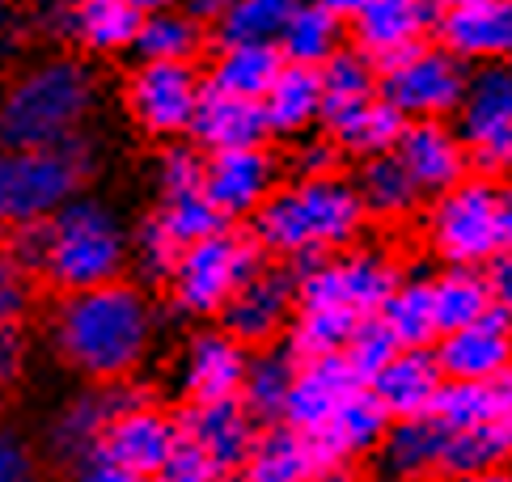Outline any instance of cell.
<instances>
[{
    "instance_id": "obj_1",
    "label": "cell",
    "mask_w": 512,
    "mask_h": 482,
    "mask_svg": "<svg viewBox=\"0 0 512 482\" xmlns=\"http://www.w3.org/2000/svg\"><path fill=\"white\" fill-rule=\"evenodd\" d=\"M51 351L85 381L136 377L157 339V313L140 284L111 280L81 292H60L51 309Z\"/></svg>"
},
{
    "instance_id": "obj_2",
    "label": "cell",
    "mask_w": 512,
    "mask_h": 482,
    "mask_svg": "<svg viewBox=\"0 0 512 482\" xmlns=\"http://www.w3.org/2000/svg\"><path fill=\"white\" fill-rule=\"evenodd\" d=\"M254 241L267 258H297L309 250H343L360 241L369 216L360 208L352 178H297L292 187H276L259 208H254Z\"/></svg>"
},
{
    "instance_id": "obj_3",
    "label": "cell",
    "mask_w": 512,
    "mask_h": 482,
    "mask_svg": "<svg viewBox=\"0 0 512 482\" xmlns=\"http://www.w3.org/2000/svg\"><path fill=\"white\" fill-rule=\"evenodd\" d=\"M98 106V77L72 55H47L0 94V148H47L77 136Z\"/></svg>"
},
{
    "instance_id": "obj_4",
    "label": "cell",
    "mask_w": 512,
    "mask_h": 482,
    "mask_svg": "<svg viewBox=\"0 0 512 482\" xmlns=\"http://www.w3.org/2000/svg\"><path fill=\"white\" fill-rule=\"evenodd\" d=\"M47 267L43 280L56 292L98 288L127 275V250H132V229L119 216L115 203L102 195L77 191L47 216Z\"/></svg>"
},
{
    "instance_id": "obj_5",
    "label": "cell",
    "mask_w": 512,
    "mask_h": 482,
    "mask_svg": "<svg viewBox=\"0 0 512 482\" xmlns=\"http://www.w3.org/2000/svg\"><path fill=\"white\" fill-rule=\"evenodd\" d=\"M267 263L263 246L254 241V233L242 229H216L208 237L182 246L174 275H170V305L182 318H216L225 309L229 296L242 288L254 271Z\"/></svg>"
},
{
    "instance_id": "obj_6",
    "label": "cell",
    "mask_w": 512,
    "mask_h": 482,
    "mask_svg": "<svg viewBox=\"0 0 512 482\" xmlns=\"http://www.w3.org/2000/svg\"><path fill=\"white\" fill-rule=\"evenodd\" d=\"M178 440V419L153 402L123 406L106 419L94 449L72 461V474L85 482H144L157 478Z\"/></svg>"
},
{
    "instance_id": "obj_7",
    "label": "cell",
    "mask_w": 512,
    "mask_h": 482,
    "mask_svg": "<svg viewBox=\"0 0 512 482\" xmlns=\"http://www.w3.org/2000/svg\"><path fill=\"white\" fill-rule=\"evenodd\" d=\"M424 241L441 263L483 267L500 250V182L470 170L462 182L432 195Z\"/></svg>"
},
{
    "instance_id": "obj_8",
    "label": "cell",
    "mask_w": 512,
    "mask_h": 482,
    "mask_svg": "<svg viewBox=\"0 0 512 482\" xmlns=\"http://www.w3.org/2000/svg\"><path fill=\"white\" fill-rule=\"evenodd\" d=\"M470 81V64L441 43L419 39L377 60V94L402 119H453Z\"/></svg>"
},
{
    "instance_id": "obj_9",
    "label": "cell",
    "mask_w": 512,
    "mask_h": 482,
    "mask_svg": "<svg viewBox=\"0 0 512 482\" xmlns=\"http://www.w3.org/2000/svg\"><path fill=\"white\" fill-rule=\"evenodd\" d=\"M98 153L85 132L47 148H9V225L47 220L94 174Z\"/></svg>"
},
{
    "instance_id": "obj_10",
    "label": "cell",
    "mask_w": 512,
    "mask_h": 482,
    "mask_svg": "<svg viewBox=\"0 0 512 482\" xmlns=\"http://www.w3.org/2000/svg\"><path fill=\"white\" fill-rule=\"evenodd\" d=\"M457 136L466 140L470 170L483 178H512V64H474L462 106L453 115Z\"/></svg>"
},
{
    "instance_id": "obj_11",
    "label": "cell",
    "mask_w": 512,
    "mask_h": 482,
    "mask_svg": "<svg viewBox=\"0 0 512 482\" xmlns=\"http://www.w3.org/2000/svg\"><path fill=\"white\" fill-rule=\"evenodd\" d=\"M199 94L204 77L195 60H140L123 77V110L149 140L187 136Z\"/></svg>"
},
{
    "instance_id": "obj_12",
    "label": "cell",
    "mask_w": 512,
    "mask_h": 482,
    "mask_svg": "<svg viewBox=\"0 0 512 482\" xmlns=\"http://www.w3.org/2000/svg\"><path fill=\"white\" fill-rule=\"evenodd\" d=\"M280 157L267 144H237L216 148L204 165V195L221 208L229 225L254 216V208L280 187Z\"/></svg>"
},
{
    "instance_id": "obj_13",
    "label": "cell",
    "mask_w": 512,
    "mask_h": 482,
    "mask_svg": "<svg viewBox=\"0 0 512 482\" xmlns=\"http://www.w3.org/2000/svg\"><path fill=\"white\" fill-rule=\"evenodd\" d=\"M386 428H390V411L377 402L369 385H356L352 394L339 402V411L326 419L318 432H309L314 457H318V478H343L356 461L373 457Z\"/></svg>"
},
{
    "instance_id": "obj_14",
    "label": "cell",
    "mask_w": 512,
    "mask_h": 482,
    "mask_svg": "<svg viewBox=\"0 0 512 482\" xmlns=\"http://www.w3.org/2000/svg\"><path fill=\"white\" fill-rule=\"evenodd\" d=\"M292 309H297V275H292L288 267H267L263 263L242 288L229 296L216 318H221V326L237 343L263 347V343H276L284 335Z\"/></svg>"
},
{
    "instance_id": "obj_15",
    "label": "cell",
    "mask_w": 512,
    "mask_h": 482,
    "mask_svg": "<svg viewBox=\"0 0 512 482\" xmlns=\"http://www.w3.org/2000/svg\"><path fill=\"white\" fill-rule=\"evenodd\" d=\"M136 402H149V394H144L140 385H132V377L127 381H106V385H89L81 389V394H72L56 415H51L47 423V453L64 461V466H72V461H81L89 449H94L98 432L106 428V419H111L115 411H123V406H136Z\"/></svg>"
},
{
    "instance_id": "obj_16",
    "label": "cell",
    "mask_w": 512,
    "mask_h": 482,
    "mask_svg": "<svg viewBox=\"0 0 512 482\" xmlns=\"http://www.w3.org/2000/svg\"><path fill=\"white\" fill-rule=\"evenodd\" d=\"M394 157L411 174L419 195H441L470 174L466 140L449 119H407L394 140Z\"/></svg>"
},
{
    "instance_id": "obj_17",
    "label": "cell",
    "mask_w": 512,
    "mask_h": 482,
    "mask_svg": "<svg viewBox=\"0 0 512 482\" xmlns=\"http://www.w3.org/2000/svg\"><path fill=\"white\" fill-rule=\"evenodd\" d=\"M250 364V347L237 343L225 326L195 330L182 347L178 360V385L187 402H212V398H237L242 394V377Z\"/></svg>"
},
{
    "instance_id": "obj_18",
    "label": "cell",
    "mask_w": 512,
    "mask_h": 482,
    "mask_svg": "<svg viewBox=\"0 0 512 482\" xmlns=\"http://www.w3.org/2000/svg\"><path fill=\"white\" fill-rule=\"evenodd\" d=\"M436 364L453 381H491L500 368L512 364V318L500 309H487L483 318L466 326L441 330L432 343Z\"/></svg>"
},
{
    "instance_id": "obj_19",
    "label": "cell",
    "mask_w": 512,
    "mask_h": 482,
    "mask_svg": "<svg viewBox=\"0 0 512 482\" xmlns=\"http://www.w3.org/2000/svg\"><path fill=\"white\" fill-rule=\"evenodd\" d=\"M178 419V436L195 440L216 466L229 474H242L246 457H250V444L259 436L263 423L246 411L242 398H212V402H187Z\"/></svg>"
},
{
    "instance_id": "obj_20",
    "label": "cell",
    "mask_w": 512,
    "mask_h": 482,
    "mask_svg": "<svg viewBox=\"0 0 512 482\" xmlns=\"http://www.w3.org/2000/svg\"><path fill=\"white\" fill-rule=\"evenodd\" d=\"M436 43L449 47L457 60L491 64L512 55V0H487V5H449L436 22Z\"/></svg>"
},
{
    "instance_id": "obj_21",
    "label": "cell",
    "mask_w": 512,
    "mask_h": 482,
    "mask_svg": "<svg viewBox=\"0 0 512 482\" xmlns=\"http://www.w3.org/2000/svg\"><path fill=\"white\" fill-rule=\"evenodd\" d=\"M441 5L436 0H369L360 5V13L347 22V34L360 51H369L373 60H386V55L411 47L419 39H428L441 22Z\"/></svg>"
},
{
    "instance_id": "obj_22",
    "label": "cell",
    "mask_w": 512,
    "mask_h": 482,
    "mask_svg": "<svg viewBox=\"0 0 512 482\" xmlns=\"http://www.w3.org/2000/svg\"><path fill=\"white\" fill-rule=\"evenodd\" d=\"M187 136L204 148V153H216V148H237V144H267L271 127H267L259 98L229 94V89H216L204 81V94L195 102Z\"/></svg>"
},
{
    "instance_id": "obj_23",
    "label": "cell",
    "mask_w": 512,
    "mask_h": 482,
    "mask_svg": "<svg viewBox=\"0 0 512 482\" xmlns=\"http://www.w3.org/2000/svg\"><path fill=\"white\" fill-rule=\"evenodd\" d=\"M360 381L352 377L343 351H331V356H314L297 364V377H292L288 402H284V423H292L297 432H318L326 419L339 411V402L352 394Z\"/></svg>"
},
{
    "instance_id": "obj_24",
    "label": "cell",
    "mask_w": 512,
    "mask_h": 482,
    "mask_svg": "<svg viewBox=\"0 0 512 482\" xmlns=\"http://www.w3.org/2000/svg\"><path fill=\"white\" fill-rule=\"evenodd\" d=\"M441 381H445V373H441V364H436L432 347H398L394 360L369 381V389L390 411V419H407V415L432 411V398H436V389H441Z\"/></svg>"
},
{
    "instance_id": "obj_25",
    "label": "cell",
    "mask_w": 512,
    "mask_h": 482,
    "mask_svg": "<svg viewBox=\"0 0 512 482\" xmlns=\"http://www.w3.org/2000/svg\"><path fill=\"white\" fill-rule=\"evenodd\" d=\"M441 449H445L441 423L432 415H407V419H390L373 461L390 478H428L441 474Z\"/></svg>"
},
{
    "instance_id": "obj_26",
    "label": "cell",
    "mask_w": 512,
    "mask_h": 482,
    "mask_svg": "<svg viewBox=\"0 0 512 482\" xmlns=\"http://www.w3.org/2000/svg\"><path fill=\"white\" fill-rule=\"evenodd\" d=\"M263 115L276 140H297L322 123V77L309 64H284L263 94Z\"/></svg>"
},
{
    "instance_id": "obj_27",
    "label": "cell",
    "mask_w": 512,
    "mask_h": 482,
    "mask_svg": "<svg viewBox=\"0 0 512 482\" xmlns=\"http://www.w3.org/2000/svg\"><path fill=\"white\" fill-rule=\"evenodd\" d=\"M512 466V423L487 419L474 428L445 432L441 474L445 478H500Z\"/></svg>"
},
{
    "instance_id": "obj_28",
    "label": "cell",
    "mask_w": 512,
    "mask_h": 482,
    "mask_svg": "<svg viewBox=\"0 0 512 482\" xmlns=\"http://www.w3.org/2000/svg\"><path fill=\"white\" fill-rule=\"evenodd\" d=\"M242 478H250V482H305V478H318L314 440H309L305 432H297L292 423H284V419L263 423L259 436H254V444H250Z\"/></svg>"
},
{
    "instance_id": "obj_29",
    "label": "cell",
    "mask_w": 512,
    "mask_h": 482,
    "mask_svg": "<svg viewBox=\"0 0 512 482\" xmlns=\"http://www.w3.org/2000/svg\"><path fill=\"white\" fill-rule=\"evenodd\" d=\"M352 187L360 195L364 216H369L373 225H398V220H407L419 208V199H424L394 153L360 157V170L352 178Z\"/></svg>"
},
{
    "instance_id": "obj_30",
    "label": "cell",
    "mask_w": 512,
    "mask_h": 482,
    "mask_svg": "<svg viewBox=\"0 0 512 482\" xmlns=\"http://www.w3.org/2000/svg\"><path fill=\"white\" fill-rule=\"evenodd\" d=\"M144 13L140 0H72V43L89 55H123L132 51Z\"/></svg>"
},
{
    "instance_id": "obj_31",
    "label": "cell",
    "mask_w": 512,
    "mask_h": 482,
    "mask_svg": "<svg viewBox=\"0 0 512 482\" xmlns=\"http://www.w3.org/2000/svg\"><path fill=\"white\" fill-rule=\"evenodd\" d=\"M347 39H352V34H347V17H339L331 5H322V0H292L288 22L280 30V51L288 64L318 68L331 60Z\"/></svg>"
},
{
    "instance_id": "obj_32",
    "label": "cell",
    "mask_w": 512,
    "mask_h": 482,
    "mask_svg": "<svg viewBox=\"0 0 512 482\" xmlns=\"http://www.w3.org/2000/svg\"><path fill=\"white\" fill-rule=\"evenodd\" d=\"M284 64L288 60H284L280 43H225V47H216L204 81L216 89H229V94L263 102V94L271 89V81L280 77Z\"/></svg>"
},
{
    "instance_id": "obj_33",
    "label": "cell",
    "mask_w": 512,
    "mask_h": 482,
    "mask_svg": "<svg viewBox=\"0 0 512 482\" xmlns=\"http://www.w3.org/2000/svg\"><path fill=\"white\" fill-rule=\"evenodd\" d=\"M318 77H322V127L377 98V60L356 43H343L331 60L318 64Z\"/></svg>"
},
{
    "instance_id": "obj_34",
    "label": "cell",
    "mask_w": 512,
    "mask_h": 482,
    "mask_svg": "<svg viewBox=\"0 0 512 482\" xmlns=\"http://www.w3.org/2000/svg\"><path fill=\"white\" fill-rule=\"evenodd\" d=\"M297 356L280 343H263L254 347V356L246 364V377H242V398L246 411L259 419V423H276L284 419V402H288V389H292V377H297Z\"/></svg>"
},
{
    "instance_id": "obj_35",
    "label": "cell",
    "mask_w": 512,
    "mask_h": 482,
    "mask_svg": "<svg viewBox=\"0 0 512 482\" xmlns=\"http://www.w3.org/2000/svg\"><path fill=\"white\" fill-rule=\"evenodd\" d=\"M360 313L347 305H331V301H297L292 318L284 326V347L297 360H314V356H331L343 351L347 335H352Z\"/></svg>"
},
{
    "instance_id": "obj_36",
    "label": "cell",
    "mask_w": 512,
    "mask_h": 482,
    "mask_svg": "<svg viewBox=\"0 0 512 482\" xmlns=\"http://www.w3.org/2000/svg\"><path fill=\"white\" fill-rule=\"evenodd\" d=\"M204 22L187 5L149 9L136 30V60H199L204 51Z\"/></svg>"
},
{
    "instance_id": "obj_37",
    "label": "cell",
    "mask_w": 512,
    "mask_h": 482,
    "mask_svg": "<svg viewBox=\"0 0 512 482\" xmlns=\"http://www.w3.org/2000/svg\"><path fill=\"white\" fill-rule=\"evenodd\" d=\"M381 318L394 330V339L402 347H432L441 335L436 322V301H432V275L424 271H402L398 288L390 292V301L381 305Z\"/></svg>"
},
{
    "instance_id": "obj_38",
    "label": "cell",
    "mask_w": 512,
    "mask_h": 482,
    "mask_svg": "<svg viewBox=\"0 0 512 482\" xmlns=\"http://www.w3.org/2000/svg\"><path fill=\"white\" fill-rule=\"evenodd\" d=\"M402 119L398 110L386 102V98H369L364 106L347 110V115H339L335 123H326V132H331L339 140V148L347 157H377V153H394V140L402 132Z\"/></svg>"
},
{
    "instance_id": "obj_39",
    "label": "cell",
    "mask_w": 512,
    "mask_h": 482,
    "mask_svg": "<svg viewBox=\"0 0 512 482\" xmlns=\"http://www.w3.org/2000/svg\"><path fill=\"white\" fill-rule=\"evenodd\" d=\"M432 301H436V322L441 330L466 326L483 318L491 309V292L483 280V267H462V263H441L432 275Z\"/></svg>"
},
{
    "instance_id": "obj_40",
    "label": "cell",
    "mask_w": 512,
    "mask_h": 482,
    "mask_svg": "<svg viewBox=\"0 0 512 482\" xmlns=\"http://www.w3.org/2000/svg\"><path fill=\"white\" fill-rule=\"evenodd\" d=\"M292 0H233V5L216 17V47L225 43H280V30L288 22Z\"/></svg>"
},
{
    "instance_id": "obj_41",
    "label": "cell",
    "mask_w": 512,
    "mask_h": 482,
    "mask_svg": "<svg viewBox=\"0 0 512 482\" xmlns=\"http://www.w3.org/2000/svg\"><path fill=\"white\" fill-rule=\"evenodd\" d=\"M182 254V241L161 225L157 216L140 220L136 233H132V250H127V271L136 275L140 288H166L170 275H174V263Z\"/></svg>"
},
{
    "instance_id": "obj_42",
    "label": "cell",
    "mask_w": 512,
    "mask_h": 482,
    "mask_svg": "<svg viewBox=\"0 0 512 482\" xmlns=\"http://www.w3.org/2000/svg\"><path fill=\"white\" fill-rule=\"evenodd\" d=\"M428 415L441 423L445 432L474 428V423H487V419H500L496 394H491V381H453V377L441 381Z\"/></svg>"
},
{
    "instance_id": "obj_43",
    "label": "cell",
    "mask_w": 512,
    "mask_h": 482,
    "mask_svg": "<svg viewBox=\"0 0 512 482\" xmlns=\"http://www.w3.org/2000/svg\"><path fill=\"white\" fill-rule=\"evenodd\" d=\"M398 347L402 343L394 339L386 318H381V313H364V318H356L352 335H347V343H343V360H347V368H352V377L360 385H369L381 368L394 360Z\"/></svg>"
},
{
    "instance_id": "obj_44",
    "label": "cell",
    "mask_w": 512,
    "mask_h": 482,
    "mask_svg": "<svg viewBox=\"0 0 512 482\" xmlns=\"http://www.w3.org/2000/svg\"><path fill=\"white\" fill-rule=\"evenodd\" d=\"M153 216L182 241V246H191V241H199V237H208V233H216V229L229 225V220L221 216V208H216V203H212L204 191L161 195Z\"/></svg>"
},
{
    "instance_id": "obj_45",
    "label": "cell",
    "mask_w": 512,
    "mask_h": 482,
    "mask_svg": "<svg viewBox=\"0 0 512 482\" xmlns=\"http://www.w3.org/2000/svg\"><path fill=\"white\" fill-rule=\"evenodd\" d=\"M204 165H208V153H204V148H199L191 136L161 140V153H157V165H153L157 195L204 191Z\"/></svg>"
},
{
    "instance_id": "obj_46",
    "label": "cell",
    "mask_w": 512,
    "mask_h": 482,
    "mask_svg": "<svg viewBox=\"0 0 512 482\" xmlns=\"http://www.w3.org/2000/svg\"><path fill=\"white\" fill-rule=\"evenodd\" d=\"M343 148L331 132H314L309 127L305 136H297V148H292V174L297 178H326V174H339L343 165Z\"/></svg>"
},
{
    "instance_id": "obj_47",
    "label": "cell",
    "mask_w": 512,
    "mask_h": 482,
    "mask_svg": "<svg viewBox=\"0 0 512 482\" xmlns=\"http://www.w3.org/2000/svg\"><path fill=\"white\" fill-rule=\"evenodd\" d=\"M157 478H161V482H221L225 470L216 466V461H212L204 449H199L195 440L178 436V440H174V449H170V457H166V466H161Z\"/></svg>"
},
{
    "instance_id": "obj_48",
    "label": "cell",
    "mask_w": 512,
    "mask_h": 482,
    "mask_svg": "<svg viewBox=\"0 0 512 482\" xmlns=\"http://www.w3.org/2000/svg\"><path fill=\"white\" fill-rule=\"evenodd\" d=\"M47 241H51L47 220H17L9 241H5V254L26 275H43V267H47Z\"/></svg>"
},
{
    "instance_id": "obj_49",
    "label": "cell",
    "mask_w": 512,
    "mask_h": 482,
    "mask_svg": "<svg viewBox=\"0 0 512 482\" xmlns=\"http://www.w3.org/2000/svg\"><path fill=\"white\" fill-rule=\"evenodd\" d=\"M30 309V275L0 250V322H22Z\"/></svg>"
},
{
    "instance_id": "obj_50",
    "label": "cell",
    "mask_w": 512,
    "mask_h": 482,
    "mask_svg": "<svg viewBox=\"0 0 512 482\" xmlns=\"http://www.w3.org/2000/svg\"><path fill=\"white\" fill-rule=\"evenodd\" d=\"M483 280H487V292H491V309H500L512 318V250L508 246H500L483 263Z\"/></svg>"
},
{
    "instance_id": "obj_51",
    "label": "cell",
    "mask_w": 512,
    "mask_h": 482,
    "mask_svg": "<svg viewBox=\"0 0 512 482\" xmlns=\"http://www.w3.org/2000/svg\"><path fill=\"white\" fill-rule=\"evenodd\" d=\"M26 368V339L17 322H0V389H9Z\"/></svg>"
},
{
    "instance_id": "obj_52",
    "label": "cell",
    "mask_w": 512,
    "mask_h": 482,
    "mask_svg": "<svg viewBox=\"0 0 512 482\" xmlns=\"http://www.w3.org/2000/svg\"><path fill=\"white\" fill-rule=\"evenodd\" d=\"M34 474V453L22 444V436L0 432V482H22Z\"/></svg>"
},
{
    "instance_id": "obj_53",
    "label": "cell",
    "mask_w": 512,
    "mask_h": 482,
    "mask_svg": "<svg viewBox=\"0 0 512 482\" xmlns=\"http://www.w3.org/2000/svg\"><path fill=\"white\" fill-rule=\"evenodd\" d=\"M34 26L47 39H72V0H34Z\"/></svg>"
},
{
    "instance_id": "obj_54",
    "label": "cell",
    "mask_w": 512,
    "mask_h": 482,
    "mask_svg": "<svg viewBox=\"0 0 512 482\" xmlns=\"http://www.w3.org/2000/svg\"><path fill=\"white\" fill-rule=\"evenodd\" d=\"M491 394H496V411H500V419L512 423V364L500 368V373L491 377Z\"/></svg>"
},
{
    "instance_id": "obj_55",
    "label": "cell",
    "mask_w": 512,
    "mask_h": 482,
    "mask_svg": "<svg viewBox=\"0 0 512 482\" xmlns=\"http://www.w3.org/2000/svg\"><path fill=\"white\" fill-rule=\"evenodd\" d=\"M500 246L512 250V178L500 182Z\"/></svg>"
},
{
    "instance_id": "obj_56",
    "label": "cell",
    "mask_w": 512,
    "mask_h": 482,
    "mask_svg": "<svg viewBox=\"0 0 512 482\" xmlns=\"http://www.w3.org/2000/svg\"><path fill=\"white\" fill-rule=\"evenodd\" d=\"M182 5H187L199 17V22H216V17H221L233 5V0H182Z\"/></svg>"
},
{
    "instance_id": "obj_57",
    "label": "cell",
    "mask_w": 512,
    "mask_h": 482,
    "mask_svg": "<svg viewBox=\"0 0 512 482\" xmlns=\"http://www.w3.org/2000/svg\"><path fill=\"white\" fill-rule=\"evenodd\" d=\"M0 225H9V148H0Z\"/></svg>"
},
{
    "instance_id": "obj_58",
    "label": "cell",
    "mask_w": 512,
    "mask_h": 482,
    "mask_svg": "<svg viewBox=\"0 0 512 482\" xmlns=\"http://www.w3.org/2000/svg\"><path fill=\"white\" fill-rule=\"evenodd\" d=\"M322 5H331L339 17H347V22H352V17L360 13V5H369V0H322Z\"/></svg>"
},
{
    "instance_id": "obj_59",
    "label": "cell",
    "mask_w": 512,
    "mask_h": 482,
    "mask_svg": "<svg viewBox=\"0 0 512 482\" xmlns=\"http://www.w3.org/2000/svg\"><path fill=\"white\" fill-rule=\"evenodd\" d=\"M144 9H166V5H182V0H140Z\"/></svg>"
},
{
    "instance_id": "obj_60",
    "label": "cell",
    "mask_w": 512,
    "mask_h": 482,
    "mask_svg": "<svg viewBox=\"0 0 512 482\" xmlns=\"http://www.w3.org/2000/svg\"><path fill=\"white\" fill-rule=\"evenodd\" d=\"M5 26H9V0H0V34H5Z\"/></svg>"
},
{
    "instance_id": "obj_61",
    "label": "cell",
    "mask_w": 512,
    "mask_h": 482,
    "mask_svg": "<svg viewBox=\"0 0 512 482\" xmlns=\"http://www.w3.org/2000/svg\"><path fill=\"white\" fill-rule=\"evenodd\" d=\"M449 5H487V0H449Z\"/></svg>"
},
{
    "instance_id": "obj_62",
    "label": "cell",
    "mask_w": 512,
    "mask_h": 482,
    "mask_svg": "<svg viewBox=\"0 0 512 482\" xmlns=\"http://www.w3.org/2000/svg\"><path fill=\"white\" fill-rule=\"evenodd\" d=\"M508 64H512V55H508Z\"/></svg>"
}]
</instances>
